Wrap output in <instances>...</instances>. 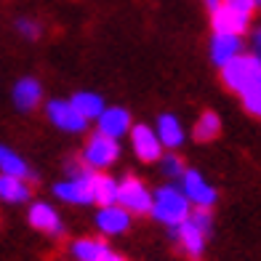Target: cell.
Wrapping results in <instances>:
<instances>
[{"label": "cell", "mask_w": 261, "mask_h": 261, "mask_svg": "<svg viewBox=\"0 0 261 261\" xmlns=\"http://www.w3.org/2000/svg\"><path fill=\"white\" fill-rule=\"evenodd\" d=\"M256 11L253 0H221L216 8H211L213 32H232L245 35L251 27V16Z\"/></svg>", "instance_id": "cell-1"}, {"label": "cell", "mask_w": 261, "mask_h": 261, "mask_svg": "<svg viewBox=\"0 0 261 261\" xmlns=\"http://www.w3.org/2000/svg\"><path fill=\"white\" fill-rule=\"evenodd\" d=\"M221 80L229 91L243 96V93H248L251 88L261 86V59L256 54L253 56L240 54L237 59H232L227 67H221Z\"/></svg>", "instance_id": "cell-2"}, {"label": "cell", "mask_w": 261, "mask_h": 261, "mask_svg": "<svg viewBox=\"0 0 261 261\" xmlns=\"http://www.w3.org/2000/svg\"><path fill=\"white\" fill-rule=\"evenodd\" d=\"M152 216L165 227H179L192 213H189V197L184 189L176 187H160L155 192V205H152Z\"/></svg>", "instance_id": "cell-3"}, {"label": "cell", "mask_w": 261, "mask_h": 261, "mask_svg": "<svg viewBox=\"0 0 261 261\" xmlns=\"http://www.w3.org/2000/svg\"><path fill=\"white\" fill-rule=\"evenodd\" d=\"M120 158V144H117L115 136L107 134H93L86 141V149H83V165H88L91 171H104L115 165V160Z\"/></svg>", "instance_id": "cell-4"}, {"label": "cell", "mask_w": 261, "mask_h": 261, "mask_svg": "<svg viewBox=\"0 0 261 261\" xmlns=\"http://www.w3.org/2000/svg\"><path fill=\"white\" fill-rule=\"evenodd\" d=\"M54 195L64 203H75V205H88L96 203V195H93V171L86 168L77 176H69V179L59 181L54 187Z\"/></svg>", "instance_id": "cell-5"}, {"label": "cell", "mask_w": 261, "mask_h": 261, "mask_svg": "<svg viewBox=\"0 0 261 261\" xmlns=\"http://www.w3.org/2000/svg\"><path fill=\"white\" fill-rule=\"evenodd\" d=\"M117 203L123 208H128L130 213H152L155 205V195L144 187V181H139L136 176H125L120 181V195H117Z\"/></svg>", "instance_id": "cell-6"}, {"label": "cell", "mask_w": 261, "mask_h": 261, "mask_svg": "<svg viewBox=\"0 0 261 261\" xmlns=\"http://www.w3.org/2000/svg\"><path fill=\"white\" fill-rule=\"evenodd\" d=\"M45 117L56 125L67 130V134H80V130H86L88 120L77 112V107L72 101H62V99H54L45 104Z\"/></svg>", "instance_id": "cell-7"}, {"label": "cell", "mask_w": 261, "mask_h": 261, "mask_svg": "<svg viewBox=\"0 0 261 261\" xmlns=\"http://www.w3.org/2000/svg\"><path fill=\"white\" fill-rule=\"evenodd\" d=\"M130 147H134V155L144 163H155L163 158V141L149 125L139 123L130 128Z\"/></svg>", "instance_id": "cell-8"}, {"label": "cell", "mask_w": 261, "mask_h": 261, "mask_svg": "<svg viewBox=\"0 0 261 261\" xmlns=\"http://www.w3.org/2000/svg\"><path fill=\"white\" fill-rule=\"evenodd\" d=\"M181 189L189 197V203H195L197 208H211L216 203V189H213L200 171H187L181 176Z\"/></svg>", "instance_id": "cell-9"}, {"label": "cell", "mask_w": 261, "mask_h": 261, "mask_svg": "<svg viewBox=\"0 0 261 261\" xmlns=\"http://www.w3.org/2000/svg\"><path fill=\"white\" fill-rule=\"evenodd\" d=\"M243 54V35H232V32H213L211 40V59L219 69L227 67L232 59Z\"/></svg>", "instance_id": "cell-10"}, {"label": "cell", "mask_w": 261, "mask_h": 261, "mask_svg": "<svg viewBox=\"0 0 261 261\" xmlns=\"http://www.w3.org/2000/svg\"><path fill=\"white\" fill-rule=\"evenodd\" d=\"M130 224V211L123 208L120 203L115 205H101V211L96 213V227L104 234H123Z\"/></svg>", "instance_id": "cell-11"}, {"label": "cell", "mask_w": 261, "mask_h": 261, "mask_svg": "<svg viewBox=\"0 0 261 261\" xmlns=\"http://www.w3.org/2000/svg\"><path fill=\"white\" fill-rule=\"evenodd\" d=\"M173 237L181 243V248L192 256V258H200L203 256V248H205V232L197 227V224L192 219H187L184 224H179V227H171Z\"/></svg>", "instance_id": "cell-12"}, {"label": "cell", "mask_w": 261, "mask_h": 261, "mask_svg": "<svg viewBox=\"0 0 261 261\" xmlns=\"http://www.w3.org/2000/svg\"><path fill=\"white\" fill-rule=\"evenodd\" d=\"M27 221H30V227L40 229V232H45V234H54V237L64 232L62 219H59V213H56L48 203H35V205H30Z\"/></svg>", "instance_id": "cell-13"}, {"label": "cell", "mask_w": 261, "mask_h": 261, "mask_svg": "<svg viewBox=\"0 0 261 261\" xmlns=\"http://www.w3.org/2000/svg\"><path fill=\"white\" fill-rule=\"evenodd\" d=\"M96 123H99V130H101V134L115 136V139H120V136L130 134V128H134V125H130V115L123 110V107H107Z\"/></svg>", "instance_id": "cell-14"}, {"label": "cell", "mask_w": 261, "mask_h": 261, "mask_svg": "<svg viewBox=\"0 0 261 261\" xmlns=\"http://www.w3.org/2000/svg\"><path fill=\"white\" fill-rule=\"evenodd\" d=\"M14 107L19 112H30V110H35V107L40 104V99H43V86L35 77H21L16 86H14Z\"/></svg>", "instance_id": "cell-15"}, {"label": "cell", "mask_w": 261, "mask_h": 261, "mask_svg": "<svg viewBox=\"0 0 261 261\" xmlns=\"http://www.w3.org/2000/svg\"><path fill=\"white\" fill-rule=\"evenodd\" d=\"M158 136H160V141H163V147L179 149L181 141H184V128H181V123H179V117L160 115V117H158Z\"/></svg>", "instance_id": "cell-16"}, {"label": "cell", "mask_w": 261, "mask_h": 261, "mask_svg": "<svg viewBox=\"0 0 261 261\" xmlns=\"http://www.w3.org/2000/svg\"><path fill=\"white\" fill-rule=\"evenodd\" d=\"M0 197L6 203H27L30 200V187L24 179L19 176H11V173H3L0 176Z\"/></svg>", "instance_id": "cell-17"}, {"label": "cell", "mask_w": 261, "mask_h": 261, "mask_svg": "<svg viewBox=\"0 0 261 261\" xmlns=\"http://www.w3.org/2000/svg\"><path fill=\"white\" fill-rule=\"evenodd\" d=\"M93 195L99 205H115L120 195V181H115L107 173H93Z\"/></svg>", "instance_id": "cell-18"}, {"label": "cell", "mask_w": 261, "mask_h": 261, "mask_svg": "<svg viewBox=\"0 0 261 261\" xmlns=\"http://www.w3.org/2000/svg\"><path fill=\"white\" fill-rule=\"evenodd\" d=\"M69 101L77 107V112L86 117V120H99L101 112L107 110V107H104V99L99 96V93H88V91L75 93V96L69 99Z\"/></svg>", "instance_id": "cell-19"}, {"label": "cell", "mask_w": 261, "mask_h": 261, "mask_svg": "<svg viewBox=\"0 0 261 261\" xmlns=\"http://www.w3.org/2000/svg\"><path fill=\"white\" fill-rule=\"evenodd\" d=\"M72 256L77 261H104L110 256V248L101 240H75L72 243Z\"/></svg>", "instance_id": "cell-20"}, {"label": "cell", "mask_w": 261, "mask_h": 261, "mask_svg": "<svg viewBox=\"0 0 261 261\" xmlns=\"http://www.w3.org/2000/svg\"><path fill=\"white\" fill-rule=\"evenodd\" d=\"M0 168H3V173L19 176V179H35V173L30 171V165L21 160L14 149H8V147L0 149Z\"/></svg>", "instance_id": "cell-21"}, {"label": "cell", "mask_w": 261, "mask_h": 261, "mask_svg": "<svg viewBox=\"0 0 261 261\" xmlns=\"http://www.w3.org/2000/svg\"><path fill=\"white\" fill-rule=\"evenodd\" d=\"M219 130H221L219 115H216V112H203V115L197 117V123H195L192 136H195L197 141H211V139L219 136Z\"/></svg>", "instance_id": "cell-22"}, {"label": "cell", "mask_w": 261, "mask_h": 261, "mask_svg": "<svg viewBox=\"0 0 261 261\" xmlns=\"http://www.w3.org/2000/svg\"><path fill=\"white\" fill-rule=\"evenodd\" d=\"M160 168H163L165 176H171V179H179V176L187 173L184 160L176 155V152H168V155H163V158H160Z\"/></svg>", "instance_id": "cell-23"}, {"label": "cell", "mask_w": 261, "mask_h": 261, "mask_svg": "<svg viewBox=\"0 0 261 261\" xmlns=\"http://www.w3.org/2000/svg\"><path fill=\"white\" fill-rule=\"evenodd\" d=\"M243 107L251 115H256V117H261V86H256V88H251L248 93H243Z\"/></svg>", "instance_id": "cell-24"}, {"label": "cell", "mask_w": 261, "mask_h": 261, "mask_svg": "<svg viewBox=\"0 0 261 261\" xmlns=\"http://www.w3.org/2000/svg\"><path fill=\"white\" fill-rule=\"evenodd\" d=\"M16 30H19V35H24L27 40L40 38V24H38L35 19H19V21H16Z\"/></svg>", "instance_id": "cell-25"}, {"label": "cell", "mask_w": 261, "mask_h": 261, "mask_svg": "<svg viewBox=\"0 0 261 261\" xmlns=\"http://www.w3.org/2000/svg\"><path fill=\"white\" fill-rule=\"evenodd\" d=\"M189 219H192V221H195V224H197V227L203 229L205 234L211 232V211H208V208H197Z\"/></svg>", "instance_id": "cell-26"}, {"label": "cell", "mask_w": 261, "mask_h": 261, "mask_svg": "<svg viewBox=\"0 0 261 261\" xmlns=\"http://www.w3.org/2000/svg\"><path fill=\"white\" fill-rule=\"evenodd\" d=\"M253 54L261 59V27L253 32Z\"/></svg>", "instance_id": "cell-27"}, {"label": "cell", "mask_w": 261, "mask_h": 261, "mask_svg": "<svg viewBox=\"0 0 261 261\" xmlns=\"http://www.w3.org/2000/svg\"><path fill=\"white\" fill-rule=\"evenodd\" d=\"M104 261H125V258H123V256H117V253H112V251H110V256H107Z\"/></svg>", "instance_id": "cell-28"}, {"label": "cell", "mask_w": 261, "mask_h": 261, "mask_svg": "<svg viewBox=\"0 0 261 261\" xmlns=\"http://www.w3.org/2000/svg\"><path fill=\"white\" fill-rule=\"evenodd\" d=\"M253 3H256V8H261V0H253Z\"/></svg>", "instance_id": "cell-29"}]
</instances>
